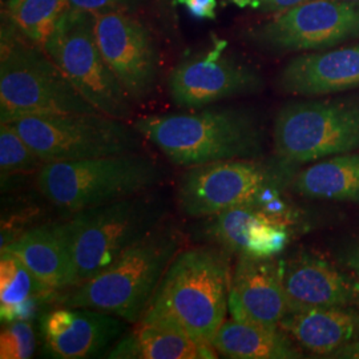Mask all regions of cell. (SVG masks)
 <instances>
[{"mask_svg": "<svg viewBox=\"0 0 359 359\" xmlns=\"http://www.w3.org/2000/svg\"><path fill=\"white\" fill-rule=\"evenodd\" d=\"M280 326L299 346L329 358L338 348L359 339V311L347 309L287 311Z\"/></svg>", "mask_w": 359, "mask_h": 359, "instance_id": "cell-21", "label": "cell"}, {"mask_svg": "<svg viewBox=\"0 0 359 359\" xmlns=\"http://www.w3.org/2000/svg\"><path fill=\"white\" fill-rule=\"evenodd\" d=\"M182 243L184 237L175 225L161 224L109 268L68 289L60 305L93 309L137 323L154 301Z\"/></svg>", "mask_w": 359, "mask_h": 359, "instance_id": "cell-1", "label": "cell"}, {"mask_svg": "<svg viewBox=\"0 0 359 359\" xmlns=\"http://www.w3.org/2000/svg\"><path fill=\"white\" fill-rule=\"evenodd\" d=\"M95 15L67 7L43 50L100 114L127 121L132 102L107 65L95 36Z\"/></svg>", "mask_w": 359, "mask_h": 359, "instance_id": "cell-9", "label": "cell"}, {"mask_svg": "<svg viewBox=\"0 0 359 359\" xmlns=\"http://www.w3.org/2000/svg\"><path fill=\"white\" fill-rule=\"evenodd\" d=\"M128 0H68V6L72 10L84 13H100L118 10Z\"/></svg>", "mask_w": 359, "mask_h": 359, "instance_id": "cell-29", "label": "cell"}, {"mask_svg": "<svg viewBox=\"0 0 359 359\" xmlns=\"http://www.w3.org/2000/svg\"><path fill=\"white\" fill-rule=\"evenodd\" d=\"M168 88L173 103L200 109L225 99L257 93L264 88V80L256 69L226 57L217 47L175 67L168 77Z\"/></svg>", "mask_w": 359, "mask_h": 359, "instance_id": "cell-14", "label": "cell"}, {"mask_svg": "<svg viewBox=\"0 0 359 359\" xmlns=\"http://www.w3.org/2000/svg\"><path fill=\"white\" fill-rule=\"evenodd\" d=\"M246 36L270 52L332 50L359 40V3L308 0L250 28Z\"/></svg>", "mask_w": 359, "mask_h": 359, "instance_id": "cell-10", "label": "cell"}, {"mask_svg": "<svg viewBox=\"0 0 359 359\" xmlns=\"http://www.w3.org/2000/svg\"><path fill=\"white\" fill-rule=\"evenodd\" d=\"M56 290L41 283L18 257L0 255V318L3 323L31 321L39 306L51 299Z\"/></svg>", "mask_w": 359, "mask_h": 359, "instance_id": "cell-24", "label": "cell"}, {"mask_svg": "<svg viewBox=\"0 0 359 359\" xmlns=\"http://www.w3.org/2000/svg\"><path fill=\"white\" fill-rule=\"evenodd\" d=\"M289 311L305 309H347L359 311V280L327 259L299 253L281 261Z\"/></svg>", "mask_w": 359, "mask_h": 359, "instance_id": "cell-15", "label": "cell"}, {"mask_svg": "<svg viewBox=\"0 0 359 359\" xmlns=\"http://www.w3.org/2000/svg\"><path fill=\"white\" fill-rule=\"evenodd\" d=\"M67 6L68 0H10L8 13L19 34L43 47Z\"/></svg>", "mask_w": 359, "mask_h": 359, "instance_id": "cell-25", "label": "cell"}, {"mask_svg": "<svg viewBox=\"0 0 359 359\" xmlns=\"http://www.w3.org/2000/svg\"><path fill=\"white\" fill-rule=\"evenodd\" d=\"M277 84L285 93L302 97L358 90L359 43L297 55L283 67Z\"/></svg>", "mask_w": 359, "mask_h": 359, "instance_id": "cell-18", "label": "cell"}, {"mask_svg": "<svg viewBox=\"0 0 359 359\" xmlns=\"http://www.w3.org/2000/svg\"><path fill=\"white\" fill-rule=\"evenodd\" d=\"M231 1L243 8H252L258 13L277 15L308 0H231Z\"/></svg>", "mask_w": 359, "mask_h": 359, "instance_id": "cell-28", "label": "cell"}, {"mask_svg": "<svg viewBox=\"0 0 359 359\" xmlns=\"http://www.w3.org/2000/svg\"><path fill=\"white\" fill-rule=\"evenodd\" d=\"M231 281L226 250L208 246L181 249L149 306L210 345L229 313Z\"/></svg>", "mask_w": 359, "mask_h": 359, "instance_id": "cell-3", "label": "cell"}, {"mask_svg": "<svg viewBox=\"0 0 359 359\" xmlns=\"http://www.w3.org/2000/svg\"><path fill=\"white\" fill-rule=\"evenodd\" d=\"M342 1H350V3H359V0H342Z\"/></svg>", "mask_w": 359, "mask_h": 359, "instance_id": "cell-33", "label": "cell"}, {"mask_svg": "<svg viewBox=\"0 0 359 359\" xmlns=\"http://www.w3.org/2000/svg\"><path fill=\"white\" fill-rule=\"evenodd\" d=\"M210 345L226 358H302L292 337L280 325L226 320L215 334Z\"/></svg>", "mask_w": 359, "mask_h": 359, "instance_id": "cell-22", "label": "cell"}, {"mask_svg": "<svg viewBox=\"0 0 359 359\" xmlns=\"http://www.w3.org/2000/svg\"><path fill=\"white\" fill-rule=\"evenodd\" d=\"M109 358L215 359L217 351L184 330L157 309H147L133 333L123 337Z\"/></svg>", "mask_w": 359, "mask_h": 359, "instance_id": "cell-19", "label": "cell"}, {"mask_svg": "<svg viewBox=\"0 0 359 359\" xmlns=\"http://www.w3.org/2000/svg\"><path fill=\"white\" fill-rule=\"evenodd\" d=\"M278 179L252 158H234L187 169L180 180L177 203L185 216L206 218L256 201L276 189Z\"/></svg>", "mask_w": 359, "mask_h": 359, "instance_id": "cell-11", "label": "cell"}, {"mask_svg": "<svg viewBox=\"0 0 359 359\" xmlns=\"http://www.w3.org/2000/svg\"><path fill=\"white\" fill-rule=\"evenodd\" d=\"M46 51L20 36L1 38L0 120L44 114H96Z\"/></svg>", "mask_w": 359, "mask_h": 359, "instance_id": "cell-6", "label": "cell"}, {"mask_svg": "<svg viewBox=\"0 0 359 359\" xmlns=\"http://www.w3.org/2000/svg\"><path fill=\"white\" fill-rule=\"evenodd\" d=\"M0 334V358L28 359L35 353L36 337L31 321L3 323Z\"/></svg>", "mask_w": 359, "mask_h": 359, "instance_id": "cell-27", "label": "cell"}, {"mask_svg": "<svg viewBox=\"0 0 359 359\" xmlns=\"http://www.w3.org/2000/svg\"><path fill=\"white\" fill-rule=\"evenodd\" d=\"M168 210L167 197L149 191L72 213L67 221L74 255L72 287L109 268L164 224Z\"/></svg>", "mask_w": 359, "mask_h": 359, "instance_id": "cell-4", "label": "cell"}, {"mask_svg": "<svg viewBox=\"0 0 359 359\" xmlns=\"http://www.w3.org/2000/svg\"><path fill=\"white\" fill-rule=\"evenodd\" d=\"M133 127L180 167L253 158L262 149V129L249 112L234 108L147 116Z\"/></svg>", "mask_w": 359, "mask_h": 359, "instance_id": "cell-2", "label": "cell"}, {"mask_svg": "<svg viewBox=\"0 0 359 359\" xmlns=\"http://www.w3.org/2000/svg\"><path fill=\"white\" fill-rule=\"evenodd\" d=\"M1 250L18 257L41 283L53 290L72 287L74 255L67 221H52L27 229Z\"/></svg>", "mask_w": 359, "mask_h": 359, "instance_id": "cell-20", "label": "cell"}, {"mask_svg": "<svg viewBox=\"0 0 359 359\" xmlns=\"http://www.w3.org/2000/svg\"><path fill=\"white\" fill-rule=\"evenodd\" d=\"M293 189L309 198L359 203L358 152L314 161L295 176Z\"/></svg>", "mask_w": 359, "mask_h": 359, "instance_id": "cell-23", "label": "cell"}, {"mask_svg": "<svg viewBox=\"0 0 359 359\" xmlns=\"http://www.w3.org/2000/svg\"><path fill=\"white\" fill-rule=\"evenodd\" d=\"M308 97L286 104L274 121L273 140L285 163L306 164L359 151V92Z\"/></svg>", "mask_w": 359, "mask_h": 359, "instance_id": "cell-7", "label": "cell"}, {"mask_svg": "<svg viewBox=\"0 0 359 359\" xmlns=\"http://www.w3.org/2000/svg\"><path fill=\"white\" fill-rule=\"evenodd\" d=\"M46 163L35 154L10 123L0 126V173L1 181L16 175L38 173Z\"/></svg>", "mask_w": 359, "mask_h": 359, "instance_id": "cell-26", "label": "cell"}, {"mask_svg": "<svg viewBox=\"0 0 359 359\" xmlns=\"http://www.w3.org/2000/svg\"><path fill=\"white\" fill-rule=\"evenodd\" d=\"M294 219L278 198L277 189L256 201L234 206L201 224L203 238L228 253L255 258H274L290 238Z\"/></svg>", "mask_w": 359, "mask_h": 359, "instance_id": "cell-12", "label": "cell"}, {"mask_svg": "<svg viewBox=\"0 0 359 359\" xmlns=\"http://www.w3.org/2000/svg\"><path fill=\"white\" fill-rule=\"evenodd\" d=\"M179 4H182L188 13L197 19L215 20L217 18L216 8L217 0H176Z\"/></svg>", "mask_w": 359, "mask_h": 359, "instance_id": "cell-30", "label": "cell"}, {"mask_svg": "<svg viewBox=\"0 0 359 359\" xmlns=\"http://www.w3.org/2000/svg\"><path fill=\"white\" fill-rule=\"evenodd\" d=\"M329 358L359 359V339L338 348Z\"/></svg>", "mask_w": 359, "mask_h": 359, "instance_id": "cell-32", "label": "cell"}, {"mask_svg": "<svg viewBox=\"0 0 359 359\" xmlns=\"http://www.w3.org/2000/svg\"><path fill=\"white\" fill-rule=\"evenodd\" d=\"M123 321L99 310L62 305L41 320L44 347L53 358H90L123 335Z\"/></svg>", "mask_w": 359, "mask_h": 359, "instance_id": "cell-16", "label": "cell"}, {"mask_svg": "<svg viewBox=\"0 0 359 359\" xmlns=\"http://www.w3.org/2000/svg\"><path fill=\"white\" fill-rule=\"evenodd\" d=\"M165 169L142 152L47 163L36 173L40 193L69 213L154 191Z\"/></svg>", "mask_w": 359, "mask_h": 359, "instance_id": "cell-5", "label": "cell"}, {"mask_svg": "<svg viewBox=\"0 0 359 359\" xmlns=\"http://www.w3.org/2000/svg\"><path fill=\"white\" fill-rule=\"evenodd\" d=\"M95 36L104 59L132 103H140L156 87L158 52L154 38L140 20L112 10L93 13Z\"/></svg>", "mask_w": 359, "mask_h": 359, "instance_id": "cell-13", "label": "cell"}, {"mask_svg": "<svg viewBox=\"0 0 359 359\" xmlns=\"http://www.w3.org/2000/svg\"><path fill=\"white\" fill-rule=\"evenodd\" d=\"M10 124L46 164L140 152L144 139L133 126L100 112L27 116Z\"/></svg>", "mask_w": 359, "mask_h": 359, "instance_id": "cell-8", "label": "cell"}, {"mask_svg": "<svg viewBox=\"0 0 359 359\" xmlns=\"http://www.w3.org/2000/svg\"><path fill=\"white\" fill-rule=\"evenodd\" d=\"M337 257L342 268H345L359 280V237L341 248Z\"/></svg>", "mask_w": 359, "mask_h": 359, "instance_id": "cell-31", "label": "cell"}, {"mask_svg": "<svg viewBox=\"0 0 359 359\" xmlns=\"http://www.w3.org/2000/svg\"><path fill=\"white\" fill-rule=\"evenodd\" d=\"M281 261L238 256L231 271L229 314L233 320L280 325L287 314Z\"/></svg>", "mask_w": 359, "mask_h": 359, "instance_id": "cell-17", "label": "cell"}]
</instances>
